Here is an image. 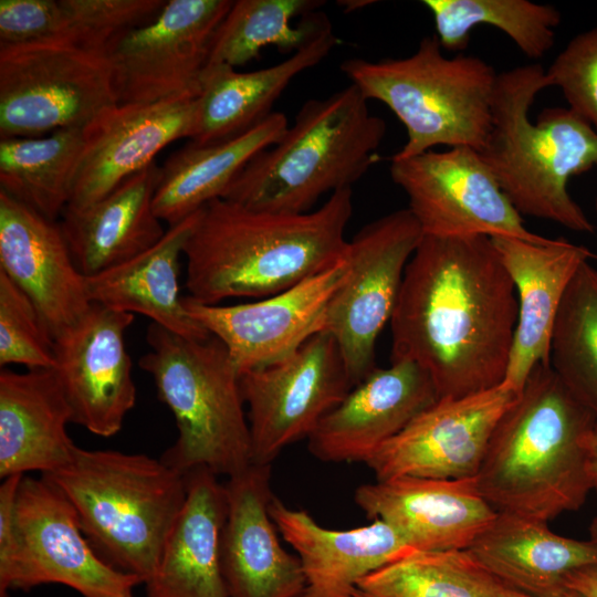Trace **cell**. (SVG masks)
<instances>
[{"label":"cell","mask_w":597,"mask_h":597,"mask_svg":"<svg viewBox=\"0 0 597 597\" xmlns=\"http://www.w3.org/2000/svg\"><path fill=\"white\" fill-rule=\"evenodd\" d=\"M422 237L405 208L367 223L348 241V271L328 305L323 331L338 344L354 386L377 368V338L390 322L406 266Z\"/></svg>","instance_id":"30bf717a"},{"label":"cell","mask_w":597,"mask_h":597,"mask_svg":"<svg viewBox=\"0 0 597 597\" xmlns=\"http://www.w3.org/2000/svg\"><path fill=\"white\" fill-rule=\"evenodd\" d=\"M248 406L251 463L271 465L312 434L354 387L335 338L318 332L289 356L240 375Z\"/></svg>","instance_id":"8fae6325"},{"label":"cell","mask_w":597,"mask_h":597,"mask_svg":"<svg viewBox=\"0 0 597 597\" xmlns=\"http://www.w3.org/2000/svg\"><path fill=\"white\" fill-rule=\"evenodd\" d=\"M198 212L168 227L163 238L133 259L86 277L92 303L140 314L179 336L205 339L209 334L185 310L180 294V256Z\"/></svg>","instance_id":"f546056e"},{"label":"cell","mask_w":597,"mask_h":597,"mask_svg":"<svg viewBox=\"0 0 597 597\" xmlns=\"http://www.w3.org/2000/svg\"><path fill=\"white\" fill-rule=\"evenodd\" d=\"M323 0H237L219 25L206 67L237 70L266 46L293 54L328 20Z\"/></svg>","instance_id":"1f68e13d"},{"label":"cell","mask_w":597,"mask_h":597,"mask_svg":"<svg viewBox=\"0 0 597 597\" xmlns=\"http://www.w3.org/2000/svg\"><path fill=\"white\" fill-rule=\"evenodd\" d=\"M230 0H169L149 22L124 34L109 56L118 103L198 97L214 34Z\"/></svg>","instance_id":"5bb4252c"},{"label":"cell","mask_w":597,"mask_h":597,"mask_svg":"<svg viewBox=\"0 0 597 597\" xmlns=\"http://www.w3.org/2000/svg\"><path fill=\"white\" fill-rule=\"evenodd\" d=\"M517 322L514 283L490 237L423 235L390 318V363L411 362L438 398L503 384Z\"/></svg>","instance_id":"6da1fadb"},{"label":"cell","mask_w":597,"mask_h":597,"mask_svg":"<svg viewBox=\"0 0 597 597\" xmlns=\"http://www.w3.org/2000/svg\"><path fill=\"white\" fill-rule=\"evenodd\" d=\"M509 590L465 549H410L369 573L353 597H507Z\"/></svg>","instance_id":"836d02e7"},{"label":"cell","mask_w":597,"mask_h":597,"mask_svg":"<svg viewBox=\"0 0 597 597\" xmlns=\"http://www.w3.org/2000/svg\"><path fill=\"white\" fill-rule=\"evenodd\" d=\"M15 525L20 548L14 565L0 578V597L42 584H61L83 597H129L143 584L98 556L69 499L44 475L21 479Z\"/></svg>","instance_id":"7c38bea8"},{"label":"cell","mask_w":597,"mask_h":597,"mask_svg":"<svg viewBox=\"0 0 597 597\" xmlns=\"http://www.w3.org/2000/svg\"><path fill=\"white\" fill-rule=\"evenodd\" d=\"M187 495L164 545L148 597H230L222 572L221 544L227 493L205 468L186 473Z\"/></svg>","instance_id":"484cf974"},{"label":"cell","mask_w":597,"mask_h":597,"mask_svg":"<svg viewBox=\"0 0 597 597\" xmlns=\"http://www.w3.org/2000/svg\"><path fill=\"white\" fill-rule=\"evenodd\" d=\"M269 511L301 562L305 586L297 597H353L358 580L412 549L380 520L349 530L326 528L275 496Z\"/></svg>","instance_id":"cb8c5ba5"},{"label":"cell","mask_w":597,"mask_h":597,"mask_svg":"<svg viewBox=\"0 0 597 597\" xmlns=\"http://www.w3.org/2000/svg\"><path fill=\"white\" fill-rule=\"evenodd\" d=\"M568 108L597 130V25L575 35L546 70Z\"/></svg>","instance_id":"f35d334b"},{"label":"cell","mask_w":597,"mask_h":597,"mask_svg":"<svg viewBox=\"0 0 597 597\" xmlns=\"http://www.w3.org/2000/svg\"><path fill=\"white\" fill-rule=\"evenodd\" d=\"M507 589L528 597H554L570 573L597 566V549L552 532L546 522L498 512L465 549Z\"/></svg>","instance_id":"4316f807"},{"label":"cell","mask_w":597,"mask_h":597,"mask_svg":"<svg viewBox=\"0 0 597 597\" xmlns=\"http://www.w3.org/2000/svg\"><path fill=\"white\" fill-rule=\"evenodd\" d=\"M343 7H346V11H350L354 9H359L360 7H366L369 3H373L371 1H342L341 2Z\"/></svg>","instance_id":"f6af8a7d"},{"label":"cell","mask_w":597,"mask_h":597,"mask_svg":"<svg viewBox=\"0 0 597 597\" xmlns=\"http://www.w3.org/2000/svg\"><path fill=\"white\" fill-rule=\"evenodd\" d=\"M596 421L549 362L538 364L492 433L475 476L480 493L498 512L546 523L578 510L593 490Z\"/></svg>","instance_id":"3957f363"},{"label":"cell","mask_w":597,"mask_h":597,"mask_svg":"<svg viewBox=\"0 0 597 597\" xmlns=\"http://www.w3.org/2000/svg\"><path fill=\"white\" fill-rule=\"evenodd\" d=\"M197 97L112 105L83 127L69 209L85 208L143 170L170 143L190 138Z\"/></svg>","instance_id":"ac0fdd59"},{"label":"cell","mask_w":597,"mask_h":597,"mask_svg":"<svg viewBox=\"0 0 597 597\" xmlns=\"http://www.w3.org/2000/svg\"><path fill=\"white\" fill-rule=\"evenodd\" d=\"M348 271L344 259L274 295L235 305L184 296L187 313L226 346L240 375L273 364L323 331L332 297Z\"/></svg>","instance_id":"2e32d148"},{"label":"cell","mask_w":597,"mask_h":597,"mask_svg":"<svg viewBox=\"0 0 597 597\" xmlns=\"http://www.w3.org/2000/svg\"><path fill=\"white\" fill-rule=\"evenodd\" d=\"M60 30L55 39L109 54L128 31L151 21L164 0H59Z\"/></svg>","instance_id":"8d00e7d4"},{"label":"cell","mask_w":597,"mask_h":597,"mask_svg":"<svg viewBox=\"0 0 597 597\" xmlns=\"http://www.w3.org/2000/svg\"><path fill=\"white\" fill-rule=\"evenodd\" d=\"M565 583L585 597H597V566L577 569L567 575Z\"/></svg>","instance_id":"60d3db41"},{"label":"cell","mask_w":597,"mask_h":597,"mask_svg":"<svg viewBox=\"0 0 597 597\" xmlns=\"http://www.w3.org/2000/svg\"><path fill=\"white\" fill-rule=\"evenodd\" d=\"M83 144V127L1 138L0 190L56 221L70 201Z\"/></svg>","instance_id":"d6a6232c"},{"label":"cell","mask_w":597,"mask_h":597,"mask_svg":"<svg viewBox=\"0 0 597 597\" xmlns=\"http://www.w3.org/2000/svg\"><path fill=\"white\" fill-rule=\"evenodd\" d=\"M352 216V188L303 213L253 210L217 198L199 210L185 245L187 296L216 305L293 287L344 259Z\"/></svg>","instance_id":"7a4b0ae2"},{"label":"cell","mask_w":597,"mask_h":597,"mask_svg":"<svg viewBox=\"0 0 597 597\" xmlns=\"http://www.w3.org/2000/svg\"><path fill=\"white\" fill-rule=\"evenodd\" d=\"M117 103L109 54L61 40L0 45V139L84 127Z\"/></svg>","instance_id":"9c48e42d"},{"label":"cell","mask_w":597,"mask_h":597,"mask_svg":"<svg viewBox=\"0 0 597 597\" xmlns=\"http://www.w3.org/2000/svg\"><path fill=\"white\" fill-rule=\"evenodd\" d=\"M72 412L53 368L0 371V476L50 474L77 446L67 433Z\"/></svg>","instance_id":"d4e9b609"},{"label":"cell","mask_w":597,"mask_h":597,"mask_svg":"<svg viewBox=\"0 0 597 597\" xmlns=\"http://www.w3.org/2000/svg\"><path fill=\"white\" fill-rule=\"evenodd\" d=\"M437 36L420 40L405 57L348 59L341 70L367 101L385 104L407 130L405 145L391 156L409 158L437 146H484L492 123L499 73L476 55L443 54Z\"/></svg>","instance_id":"52a82bcc"},{"label":"cell","mask_w":597,"mask_h":597,"mask_svg":"<svg viewBox=\"0 0 597 597\" xmlns=\"http://www.w3.org/2000/svg\"><path fill=\"white\" fill-rule=\"evenodd\" d=\"M594 547L597 549V515L593 519L589 526V538Z\"/></svg>","instance_id":"ee69618b"},{"label":"cell","mask_w":597,"mask_h":597,"mask_svg":"<svg viewBox=\"0 0 597 597\" xmlns=\"http://www.w3.org/2000/svg\"><path fill=\"white\" fill-rule=\"evenodd\" d=\"M54 368V339L29 296L0 271V366Z\"/></svg>","instance_id":"74e56055"},{"label":"cell","mask_w":597,"mask_h":597,"mask_svg":"<svg viewBox=\"0 0 597 597\" xmlns=\"http://www.w3.org/2000/svg\"><path fill=\"white\" fill-rule=\"evenodd\" d=\"M517 297V322L503 384L520 391L532 370L549 362L554 323L565 292L579 269L596 255L566 239L533 242L492 237Z\"/></svg>","instance_id":"603a6c76"},{"label":"cell","mask_w":597,"mask_h":597,"mask_svg":"<svg viewBox=\"0 0 597 597\" xmlns=\"http://www.w3.org/2000/svg\"><path fill=\"white\" fill-rule=\"evenodd\" d=\"M129 597H134L133 595H130Z\"/></svg>","instance_id":"7dc6e473"},{"label":"cell","mask_w":597,"mask_h":597,"mask_svg":"<svg viewBox=\"0 0 597 597\" xmlns=\"http://www.w3.org/2000/svg\"><path fill=\"white\" fill-rule=\"evenodd\" d=\"M69 499L98 556L145 584L186 500V474L142 453L77 448L44 474Z\"/></svg>","instance_id":"8992f818"},{"label":"cell","mask_w":597,"mask_h":597,"mask_svg":"<svg viewBox=\"0 0 597 597\" xmlns=\"http://www.w3.org/2000/svg\"><path fill=\"white\" fill-rule=\"evenodd\" d=\"M146 341L150 349L139 366L178 429L163 462L184 474L205 468L230 478L245 470L252 464L250 427L240 373L222 342L186 338L155 323Z\"/></svg>","instance_id":"ba28073f"},{"label":"cell","mask_w":597,"mask_h":597,"mask_svg":"<svg viewBox=\"0 0 597 597\" xmlns=\"http://www.w3.org/2000/svg\"><path fill=\"white\" fill-rule=\"evenodd\" d=\"M289 127L281 112H273L249 130L230 139L175 151L160 167L154 197L156 216L174 226L221 198L241 169L274 144Z\"/></svg>","instance_id":"4dcf8cb0"},{"label":"cell","mask_w":597,"mask_h":597,"mask_svg":"<svg viewBox=\"0 0 597 597\" xmlns=\"http://www.w3.org/2000/svg\"><path fill=\"white\" fill-rule=\"evenodd\" d=\"M387 126L353 84L306 101L294 122L258 153L221 198L243 207L303 213L325 193L352 188L379 160Z\"/></svg>","instance_id":"5b68a950"},{"label":"cell","mask_w":597,"mask_h":597,"mask_svg":"<svg viewBox=\"0 0 597 597\" xmlns=\"http://www.w3.org/2000/svg\"><path fill=\"white\" fill-rule=\"evenodd\" d=\"M551 87L538 63L499 73L492 123L479 151L517 212L582 233L595 231L568 191L572 177L597 168V130L568 107H531Z\"/></svg>","instance_id":"277c9868"},{"label":"cell","mask_w":597,"mask_h":597,"mask_svg":"<svg viewBox=\"0 0 597 597\" xmlns=\"http://www.w3.org/2000/svg\"><path fill=\"white\" fill-rule=\"evenodd\" d=\"M390 177L407 196L423 235L513 237L540 242L501 189L480 153L470 147L428 150L390 161Z\"/></svg>","instance_id":"4fadbf2b"},{"label":"cell","mask_w":597,"mask_h":597,"mask_svg":"<svg viewBox=\"0 0 597 597\" xmlns=\"http://www.w3.org/2000/svg\"><path fill=\"white\" fill-rule=\"evenodd\" d=\"M134 314L92 303L54 339V370L72 412V423L100 437L121 431L136 402L125 332Z\"/></svg>","instance_id":"e0dca14e"},{"label":"cell","mask_w":597,"mask_h":597,"mask_svg":"<svg viewBox=\"0 0 597 597\" xmlns=\"http://www.w3.org/2000/svg\"><path fill=\"white\" fill-rule=\"evenodd\" d=\"M595 212H596V219H597V198L595 200Z\"/></svg>","instance_id":"bcb514c9"},{"label":"cell","mask_w":597,"mask_h":597,"mask_svg":"<svg viewBox=\"0 0 597 597\" xmlns=\"http://www.w3.org/2000/svg\"><path fill=\"white\" fill-rule=\"evenodd\" d=\"M549 365L572 394L597 417V268L583 263L558 310Z\"/></svg>","instance_id":"d590c367"},{"label":"cell","mask_w":597,"mask_h":597,"mask_svg":"<svg viewBox=\"0 0 597 597\" xmlns=\"http://www.w3.org/2000/svg\"><path fill=\"white\" fill-rule=\"evenodd\" d=\"M339 42L327 20L310 42L276 64L250 72L206 67L190 142L216 144L254 127L273 113V104L289 84L320 64Z\"/></svg>","instance_id":"83f0119b"},{"label":"cell","mask_w":597,"mask_h":597,"mask_svg":"<svg viewBox=\"0 0 597 597\" xmlns=\"http://www.w3.org/2000/svg\"><path fill=\"white\" fill-rule=\"evenodd\" d=\"M429 375L411 362L375 368L355 385L308 437L323 462H364L438 400Z\"/></svg>","instance_id":"44dd1931"},{"label":"cell","mask_w":597,"mask_h":597,"mask_svg":"<svg viewBox=\"0 0 597 597\" xmlns=\"http://www.w3.org/2000/svg\"><path fill=\"white\" fill-rule=\"evenodd\" d=\"M517 391L501 384L460 398H440L366 461L376 481L397 476L475 478L492 433Z\"/></svg>","instance_id":"9a60e30c"},{"label":"cell","mask_w":597,"mask_h":597,"mask_svg":"<svg viewBox=\"0 0 597 597\" xmlns=\"http://www.w3.org/2000/svg\"><path fill=\"white\" fill-rule=\"evenodd\" d=\"M159 172L154 161L101 200L64 209L60 226L85 277L133 259L163 238L166 230L154 210Z\"/></svg>","instance_id":"f1b7e54d"},{"label":"cell","mask_w":597,"mask_h":597,"mask_svg":"<svg viewBox=\"0 0 597 597\" xmlns=\"http://www.w3.org/2000/svg\"><path fill=\"white\" fill-rule=\"evenodd\" d=\"M354 499L367 519L387 523L419 551L467 549L498 513L475 478L397 476L359 485Z\"/></svg>","instance_id":"d6986e66"},{"label":"cell","mask_w":597,"mask_h":597,"mask_svg":"<svg viewBox=\"0 0 597 597\" xmlns=\"http://www.w3.org/2000/svg\"><path fill=\"white\" fill-rule=\"evenodd\" d=\"M442 50L464 51L475 27L499 29L528 59L543 57L555 41L561 12L530 0H423Z\"/></svg>","instance_id":"e575fe53"},{"label":"cell","mask_w":597,"mask_h":597,"mask_svg":"<svg viewBox=\"0 0 597 597\" xmlns=\"http://www.w3.org/2000/svg\"><path fill=\"white\" fill-rule=\"evenodd\" d=\"M507 597H528V596L522 595L513 590H509ZM554 597H585V596L578 593L577 590L567 586L564 590H562Z\"/></svg>","instance_id":"7bdbcfd3"},{"label":"cell","mask_w":597,"mask_h":597,"mask_svg":"<svg viewBox=\"0 0 597 597\" xmlns=\"http://www.w3.org/2000/svg\"><path fill=\"white\" fill-rule=\"evenodd\" d=\"M0 271L32 301L55 339L90 308L60 222L0 190Z\"/></svg>","instance_id":"ffe728a7"},{"label":"cell","mask_w":597,"mask_h":597,"mask_svg":"<svg viewBox=\"0 0 597 597\" xmlns=\"http://www.w3.org/2000/svg\"><path fill=\"white\" fill-rule=\"evenodd\" d=\"M59 0H0V45H19L56 38Z\"/></svg>","instance_id":"ab89813d"},{"label":"cell","mask_w":597,"mask_h":597,"mask_svg":"<svg viewBox=\"0 0 597 597\" xmlns=\"http://www.w3.org/2000/svg\"><path fill=\"white\" fill-rule=\"evenodd\" d=\"M221 559L230 597H297L305 586L298 557L280 543L270 515L271 465L250 464L228 478Z\"/></svg>","instance_id":"7402d4cb"},{"label":"cell","mask_w":597,"mask_h":597,"mask_svg":"<svg viewBox=\"0 0 597 597\" xmlns=\"http://www.w3.org/2000/svg\"><path fill=\"white\" fill-rule=\"evenodd\" d=\"M589 469L593 490H595L597 493V421L589 439Z\"/></svg>","instance_id":"b9f144b4"}]
</instances>
